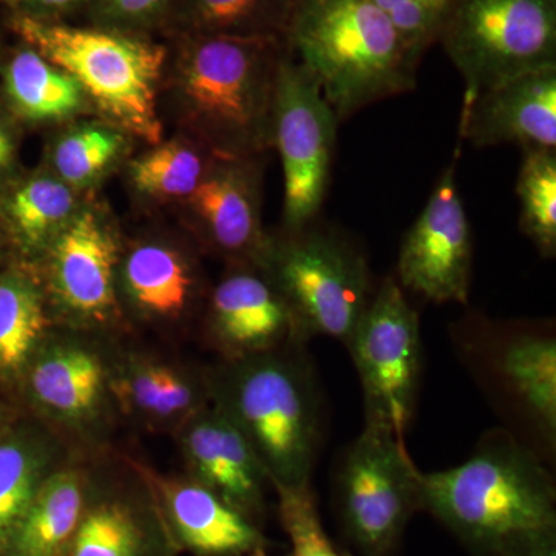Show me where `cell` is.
<instances>
[{
  "label": "cell",
  "instance_id": "1",
  "mask_svg": "<svg viewBox=\"0 0 556 556\" xmlns=\"http://www.w3.org/2000/svg\"><path fill=\"white\" fill-rule=\"evenodd\" d=\"M420 510L475 556H556L554 479L535 450L506 431L486 434L466 463L417 473Z\"/></svg>",
  "mask_w": 556,
  "mask_h": 556
},
{
  "label": "cell",
  "instance_id": "2",
  "mask_svg": "<svg viewBox=\"0 0 556 556\" xmlns=\"http://www.w3.org/2000/svg\"><path fill=\"white\" fill-rule=\"evenodd\" d=\"M285 38L181 36L172 94L188 137L219 159L273 148L274 89Z\"/></svg>",
  "mask_w": 556,
  "mask_h": 556
},
{
  "label": "cell",
  "instance_id": "3",
  "mask_svg": "<svg viewBox=\"0 0 556 556\" xmlns=\"http://www.w3.org/2000/svg\"><path fill=\"white\" fill-rule=\"evenodd\" d=\"M292 346L225 361L204 379L208 399L247 438L276 490L311 485L320 447L316 380Z\"/></svg>",
  "mask_w": 556,
  "mask_h": 556
},
{
  "label": "cell",
  "instance_id": "4",
  "mask_svg": "<svg viewBox=\"0 0 556 556\" xmlns=\"http://www.w3.org/2000/svg\"><path fill=\"white\" fill-rule=\"evenodd\" d=\"M285 40L340 124L416 89L419 61L371 0H295Z\"/></svg>",
  "mask_w": 556,
  "mask_h": 556
},
{
  "label": "cell",
  "instance_id": "5",
  "mask_svg": "<svg viewBox=\"0 0 556 556\" xmlns=\"http://www.w3.org/2000/svg\"><path fill=\"white\" fill-rule=\"evenodd\" d=\"M28 47L79 84L87 100L118 129L160 144L159 90L167 50L119 28H84L22 14L14 21Z\"/></svg>",
  "mask_w": 556,
  "mask_h": 556
},
{
  "label": "cell",
  "instance_id": "6",
  "mask_svg": "<svg viewBox=\"0 0 556 556\" xmlns=\"http://www.w3.org/2000/svg\"><path fill=\"white\" fill-rule=\"evenodd\" d=\"M257 266L288 303L300 332L346 345L375 289L368 260L339 230L314 219L269 236Z\"/></svg>",
  "mask_w": 556,
  "mask_h": 556
},
{
  "label": "cell",
  "instance_id": "7",
  "mask_svg": "<svg viewBox=\"0 0 556 556\" xmlns=\"http://www.w3.org/2000/svg\"><path fill=\"white\" fill-rule=\"evenodd\" d=\"M438 42L466 83L464 98L556 67V0H453Z\"/></svg>",
  "mask_w": 556,
  "mask_h": 556
},
{
  "label": "cell",
  "instance_id": "8",
  "mask_svg": "<svg viewBox=\"0 0 556 556\" xmlns=\"http://www.w3.org/2000/svg\"><path fill=\"white\" fill-rule=\"evenodd\" d=\"M417 470L404 439L364 427L346 448L336 478L343 533L361 556H391L420 510Z\"/></svg>",
  "mask_w": 556,
  "mask_h": 556
},
{
  "label": "cell",
  "instance_id": "9",
  "mask_svg": "<svg viewBox=\"0 0 556 556\" xmlns=\"http://www.w3.org/2000/svg\"><path fill=\"white\" fill-rule=\"evenodd\" d=\"M345 346L364 390L365 426L405 441L419 391L422 340L419 314L394 276L372 292Z\"/></svg>",
  "mask_w": 556,
  "mask_h": 556
},
{
  "label": "cell",
  "instance_id": "10",
  "mask_svg": "<svg viewBox=\"0 0 556 556\" xmlns=\"http://www.w3.org/2000/svg\"><path fill=\"white\" fill-rule=\"evenodd\" d=\"M340 126L320 84L288 49L274 89L273 148L283 164V229H300L320 215L331 182Z\"/></svg>",
  "mask_w": 556,
  "mask_h": 556
},
{
  "label": "cell",
  "instance_id": "11",
  "mask_svg": "<svg viewBox=\"0 0 556 556\" xmlns=\"http://www.w3.org/2000/svg\"><path fill=\"white\" fill-rule=\"evenodd\" d=\"M459 150L401 244L397 283L433 303L466 305L473 269V241L456 186Z\"/></svg>",
  "mask_w": 556,
  "mask_h": 556
},
{
  "label": "cell",
  "instance_id": "12",
  "mask_svg": "<svg viewBox=\"0 0 556 556\" xmlns=\"http://www.w3.org/2000/svg\"><path fill=\"white\" fill-rule=\"evenodd\" d=\"M40 258L47 298L65 318L84 328L115 320L121 251L101 211L79 207Z\"/></svg>",
  "mask_w": 556,
  "mask_h": 556
},
{
  "label": "cell",
  "instance_id": "13",
  "mask_svg": "<svg viewBox=\"0 0 556 556\" xmlns=\"http://www.w3.org/2000/svg\"><path fill=\"white\" fill-rule=\"evenodd\" d=\"M489 382L535 431L546 452L556 438V338L548 324L482 321Z\"/></svg>",
  "mask_w": 556,
  "mask_h": 556
},
{
  "label": "cell",
  "instance_id": "14",
  "mask_svg": "<svg viewBox=\"0 0 556 556\" xmlns=\"http://www.w3.org/2000/svg\"><path fill=\"white\" fill-rule=\"evenodd\" d=\"M212 345L236 361L305 342L288 303L269 277L249 263L229 265L207 300Z\"/></svg>",
  "mask_w": 556,
  "mask_h": 556
},
{
  "label": "cell",
  "instance_id": "15",
  "mask_svg": "<svg viewBox=\"0 0 556 556\" xmlns=\"http://www.w3.org/2000/svg\"><path fill=\"white\" fill-rule=\"evenodd\" d=\"M260 156H215L195 192L185 201L190 219L208 251L229 265L257 266L268 233L262 226Z\"/></svg>",
  "mask_w": 556,
  "mask_h": 556
},
{
  "label": "cell",
  "instance_id": "16",
  "mask_svg": "<svg viewBox=\"0 0 556 556\" xmlns=\"http://www.w3.org/2000/svg\"><path fill=\"white\" fill-rule=\"evenodd\" d=\"M112 372L93 346L78 339L43 340L17 387V404L42 422L86 428L102 415Z\"/></svg>",
  "mask_w": 556,
  "mask_h": 556
},
{
  "label": "cell",
  "instance_id": "17",
  "mask_svg": "<svg viewBox=\"0 0 556 556\" xmlns=\"http://www.w3.org/2000/svg\"><path fill=\"white\" fill-rule=\"evenodd\" d=\"M460 138L478 149H556V67L533 70L464 98Z\"/></svg>",
  "mask_w": 556,
  "mask_h": 556
},
{
  "label": "cell",
  "instance_id": "18",
  "mask_svg": "<svg viewBox=\"0 0 556 556\" xmlns=\"http://www.w3.org/2000/svg\"><path fill=\"white\" fill-rule=\"evenodd\" d=\"M179 445L189 478L258 525L265 515V468L225 413L215 405L201 408L179 427Z\"/></svg>",
  "mask_w": 556,
  "mask_h": 556
},
{
  "label": "cell",
  "instance_id": "19",
  "mask_svg": "<svg viewBox=\"0 0 556 556\" xmlns=\"http://www.w3.org/2000/svg\"><path fill=\"white\" fill-rule=\"evenodd\" d=\"M91 484L86 510L65 556H177L152 489Z\"/></svg>",
  "mask_w": 556,
  "mask_h": 556
},
{
  "label": "cell",
  "instance_id": "20",
  "mask_svg": "<svg viewBox=\"0 0 556 556\" xmlns=\"http://www.w3.org/2000/svg\"><path fill=\"white\" fill-rule=\"evenodd\" d=\"M177 551L195 556H247L265 547L258 525L192 478L141 471Z\"/></svg>",
  "mask_w": 556,
  "mask_h": 556
},
{
  "label": "cell",
  "instance_id": "21",
  "mask_svg": "<svg viewBox=\"0 0 556 556\" xmlns=\"http://www.w3.org/2000/svg\"><path fill=\"white\" fill-rule=\"evenodd\" d=\"M118 288L139 317L161 324L188 317L204 291L192 255L161 240L141 241L121 255Z\"/></svg>",
  "mask_w": 556,
  "mask_h": 556
},
{
  "label": "cell",
  "instance_id": "22",
  "mask_svg": "<svg viewBox=\"0 0 556 556\" xmlns=\"http://www.w3.org/2000/svg\"><path fill=\"white\" fill-rule=\"evenodd\" d=\"M62 466V448L49 426L22 415L0 434V556L47 478Z\"/></svg>",
  "mask_w": 556,
  "mask_h": 556
},
{
  "label": "cell",
  "instance_id": "23",
  "mask_svg": "<svg viewBox=\"0 0 556 556\" xmlns=\"http://www.w3.org/2000/svg\"><path fill=\"white\" fill-rule=\"evenodd\" d=\"M49 336L42 280L20 263L0 269V391L16 396L25 369Z\"/></svg>",
  "mask_w": 556,
  "mask_h": 556
},
{
  "label": "cell",
  "instance_id": "24",
  "mask_svg": "<svg viewBox=\"0 0 556 556\" xmlns=\"http://www.w3.org/2000/svg\"><path fill=\"white\" fill-rule=\"evenodd\" d=\"M89 489L90 479L78 467L56 468L33 497L5 556H65L86 510Z\"/></svg>",
  "mask_w": 556,
  "mask_h": 556
},
{
  "label": "cell",
  "instance_id": "25",
  "mask_svg": "<svg viewBox=\"0 0 556 556\" xmlns=\"http://www.w3.org/2000/svg\"><path fill=\"white\" fill-rule=\"evenodd\" d=\"M110 390L124 408L159 426L179 427L206 407V380L197 383L185 371L152 361L131 357L112 372Z\"/></svg>",
  "mask_w": 556,
  "mask_h": 556
},
{
  "label": "cell",
  "instance_id": "26",
  "mask_svg": "<svg viewBox=\"0 0 556 556\" xmlns=\"http://www.w3.org/2000/svg\"><path fill=\"white\" fill-rule=\"evenodd\" d=\"M78 211L75 189L53 172L36 174L11 189L3 200V230L24 257H42Z\"/></svg>",
  "mask_w": 556,
  "mask_h": 556
},
{
  "label": "cell",
  "instance_id": "27",
  "mask_svg": "<svg viewBox=\"0 0 556 556\" xmlns=\"http://www.w3.org/2000/svg\"><path fill=\"white\" fill-rule=\"evenodd\" d=\"M3 89L11 110L33 124L75 118L89 102L75 78L28 46L11 56Z\"/></svg>",
  "mask_w": 556,
  "mask_h": 556
},
{
  "label": "cell",
  "instance_id": "28",
  "mask_svg": "<svg viewBox=\"0 0 556 556\" xmlns=\"http://www.w3.org/2000/svg\"><path fill=\"white\" fill-rule=\"evenodd\" d=\"M295 0H177L167 17L179 36L285 38Z\"/></svg>",
  "mask_w": 556,
  "mask_h": 556
},
{
  "label": "cell",
  "instance_id": "29",
  "mask_svg": "<svg viewBox=\"0 0 556 556\" xmlns=\"http://www.w3.org/2000/svg\"><path fill=\"white\" fill-rule=\"evenodd\" d=\"M215 156L195 139L160 142L131 161L129 179L139 195L156 201H186L199 188Z\"/></svg>",
  "mask_w": 556,
  "mask_h": 556
},
{
  "label": "cell",
  "instance_id": "30",
  "mask_svg": "<svg viewBox=\"0 0 556 556\" xmlns=\"http://www.w3.org/2000/svg\"><path fill=\"white\" fill-rule=\"evenodd\" d=\"M126 131L110 123L76 124L54 141L53 174L76 192L93 186L121 160Z\"/></svg>",
  "mask_w": 556,
  "mask_h": 556
},
{
  "label": "cell",
  "instance_id": "31",
  "mask_svg": "<svg viewBox=\"0 0 556 556\" xmlns=\"http://www.w3.org/2000/svg\"><path fill=\"white\" fill-rule=\"evenodd\" d=\"M519 229L544 258L556 255V150H527L517 179Z\"/></svg>",
  "mask_w": 556,
  "mask_h": 556
},
{
  "label": "cell",
  "instance_id": "32",
  "mask_svg": "<svg viewBox=\"0 0 556 556\" xmlns=\"http://www.w3.org/2000/svg\"><path fill=\"white\" fill-rule=\"evenodd\" d=\"M276 492L281 526L291 541L292 551L288 556H340L321 525L311 485L277 489Z\"/></svg>",
  "mask_w": 556,
  "mask_h": 556
},
{
  "label": "cell",
  "instance_id": "33",
  "mask_svg": "<svg viewBox=\"0 0 556 556\" xmlns=\"http://www.w3.org/2000/svg\"><path fill=\"white\" fill-rule=\"evenodd\" d=\"M391 22L415 60L437 43L453 0H371Z\"/></svg>",
  "mask_w": 556,
  "mask_h": 556
},
{
  "label": "cell",
  "instance_id": "34",
  "mask_svg": "<svg viewBox=\"0 0 556 556\" xmlns=\"http://www.w3.org/2000/svg\"><path fill=\"white\" fill-rule=\"evenodd\" d=\"M102 20L112 24V28H130L150 25L164 20L170 13L177 0H90Z\"/></svg>",
  "mask_w": 556,
  "mask_h": 556
},
{
  "label": "cell",
  "instance_id": "35",
  "mask_svg": "<svg viewBox=\"0 0 556 556\" xmlns=\"http://www.w3.org/2000/svg\"><path fill=\"white\" fill-rule=\"evenodd\" d=\"M14 155H16V144H14L13 131L0 113V182L13 170L14 161H16Z\"/></svg>",
  "mask_w": 556,
  "mask_h": 556
},
{
  "label": "cell",
  "instance_id": "36",
  "mask_svg": "<svg viewBox=\"0 0 556 556\" xmlns=\"http://www.w3.org/2000/svg\"><path fill=\"white\" fill-rule=\"evenodd\" d=\"M28 9L31 10L30 16L40 17V20H51L58 14L67 13L76 9L84 0H24Z\"/></svg>",
  "mask_w": 556,
  "mask_h": 556
},
{
  "label": "cell",
  "instance_id": "37",
  "mask_svg": "<svg viewBox=\"0 0 556 556\" xmlns=\"http://www.w3.org/2000/svg\"><path fill=\"white\" fill-rule=\"evenodd\" d=\"M22 412L24 409L20 407V404L14 399L0 391V434L22 415Z\"/></svg>",
  "mask_w": 556,
  "mask_h": 556
},
{
  "label": "cell",
  "instance_id": "38",
  "mask_svg": "<svg viewBox=\"0 0 556 556\" xmlns=\"http://www.w3.org/2000/svg\"><path fill=\"white\" fill-rule=\"evenodd\" d=\"M9 237H7L5 230L0 228V268L3 266V260L7 257V252H9L10 247Z\"/></svg>",
  "mask_w": 556,
  "mask_h": 556
},
{
  "label": "cell",
  "instance_id": "39",
  "mask_svg": "<svg viewBox=\"0 0 556 556\" xmlns=\"http://www.w3.org/2000/svg\"><path fill=\"white\" fill-rule=\"evenodd\" d=\"M247 556H274V555H269L268 552H266L265 547H260V548H255L254 552H251V554H249Z\"/></svg>",
  "mask_w": 556,
  "mask_h": 556
}]
</instances>
